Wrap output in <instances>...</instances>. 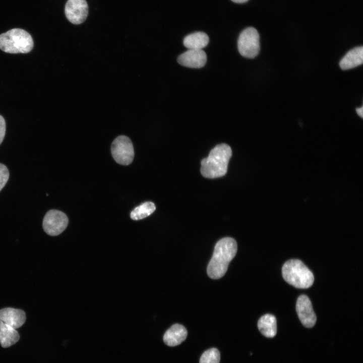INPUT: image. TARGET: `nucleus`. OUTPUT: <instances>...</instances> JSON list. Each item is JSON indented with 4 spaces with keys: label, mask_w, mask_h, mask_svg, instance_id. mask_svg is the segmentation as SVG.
Returning <instances> with one entry per match:
<instances>
[{
    "label": "nucleus",
    "mask_w": 363,
    "mask_h": 363,
    "mask_svg": "<svg viewBox=\"0 0 363 363\" xmlns=\"http://www.w3.org/2000/svg\"><path fill=\"white\" fill-rule=\"evenodd\" d=\"M231 1L235 3L241 4V3H245L247 2H248L249 0H231Z\"/></svg>",
    "instance_id": "22"
},
{
    "label": "nucleus",
    "mask_w": 363,
    "mask_h": 363,
    "mask_svg": "<svg viewBox=\"0 0 363 363\" xmlns=\"http://www.w3.org/2000/svg\"><path fill=\"white\" fill-rule=\"evenodd\" d=\"M277 322L276 318L271 314H266L262 316L258 322V327L260 332L265 337L272 338L277 333Z\"/></svg>",
    "instance_id": "16"
},
{
    "label": "nucleus",
    "mask_w": 363,
    "mask_h": 363,
    "mask_svg": "<svg viewBox=\"0 0 363 363\" xmlns=\"http://www.w3.org/2000/svg\"><path fill=\"white\" fill-rule=\"evenodd\" d=\"M68 222V217L64 212L57 210H50L44 216L42 226L47 234L56 236L65 230Z\"/></svg>",
    "instance_id": "7"
},
{
    "label": "nucleus",
    "mask_w": 363,
    "mask_h": 363,
    "mask_svg": "<svg viewBox=\"0 0 363 363\" xmlns=\"http://www.w3.org/2000/svg\"><path fill=\"white\" fill-rule=\"evenodd\" d=\"M155 204L152 202H144L136 207L131 213V218L138 220L151 215L155 210Z\"/></svg>",
    "instance_id": "17"
},
{
    "label": "nucleus",
    "mask_w": 363,
    "mask_h": 363,
    "mask_svg": "<svg viewBox=\"0 0 363 363\" xmlns=\"http://www.w3.org/2000/svg\"><path fill=\"white\" fill-rule=\"evenodd\" d=\"M33 47V41L26 31L14 28L0 35V49L10 53H25Z\"/></svg>",
    "instance_id": "4"
},
{
    "label": "nucleus",
    "mask_w": 363,
    "mask_h": 363,
    "mask_svg": "<svg viewBox=\"0 0 363 363\" xmlns=\"http://www.w3.org/2000/svg\"><path fill=\"white\" fill-rule=\"evenodd\" d=\"M68 20L74 24H80L86 19L88 6L86 0H68L65 8Z\"/></svg>",
    "instance_id": "8"
},
{
    "label": "nucleus",
    "mask_w": 363,
    "mask_h": 363,
    "mask_svg": "<svg viewBox=\"0 0 363 363\" xmlns=\"http://www.w3.org/2000/svg\"><path fill=\"white\" fill-rule=\"evenodd\" d=\"M231 155L232 151L229 145L224 143L216 145L211 150L209 156L201 161L202 175L209 178L224 176Z\"/></svg>",
    "instance_id": "2"
},
{
    "label": "nucleus",
    "mask_w": 363,
    "mask_h": 363,
    "mask_svg": "<svg viewBox=\"0 0 363 363\" xmlns=\"http://www.w3.org/2000/svg\"><path fill=\"white\" fill-rule=\"evenodd\" d=\"M0 320L16 329L25 323L26 315L22 310L6 308L0 310Z\"/></svg>",
    "instance_id": "11"
},
{
    "label": "nucleus",
    "mask_w": 363,
    "mask_h": 363,
    "mask_svg": "<svg viewBox=\"0 0 363 363\" xmlns=\"http://www.w3.org/2000/svg\"><path fill=\"white\" fill-rule=\"evenodd\" d=\"M220 352L217 348H212L205 351L201 355L199 363H219Z\"/></svg>",
    "instance_id": "18"
},
{
    "label": "nucleus",
    "mask_w": 363,
    "mask_h": 363,
    "mask_svg": "<svg viewBox=\"0 0 363 363\" xmlns=\"http://www.w3.org/2000/svg\"><path fill=\"white\" fill-rule=\"evenodd\" d=\"M363 63V47L357 46L349 50L341 59L339 66L347 70L361 65Z\"/></svg>",
    "instance_id": "13"
},
{
    "label": "nucleus",
    "mask_w": 363,
    "mask_h": 363,
    "mask_svg": "<svg viewBox=\"0 0 363 363\" xmlns=\"http://www.w3.org/2000/svg\"><path fill=\"white\" fill-rule=\"evenodd\" d=\"M362 110H363L362 106H361V107L356 108V111L357 114L361 118L363 117Z\"/></svg>",
    "instance_id": "21"
},
{
    "label": "nucleus",
    "mask_w": 363,
    "mask_h": 363,
    "mask_svg": "<svg viewBox=\"0 0 363 363\" xmlns=\"http://www.w3.org/2000/svg\"><path fill=\"white\" fill-rule=\"evenodd\" d=\"M209 41V37L205 32H196L186 36L183 43L189 49H202L208 45Z\"/></svg>",
    "instance_id": "15"
},
{
    "label": "nucleus",
    "mask_w": 363,
    "mask_h": 363,
    "mask_svg": "<svg viewBox=\"0 0 363 363\" xmlns=\"http://www.w3.org/2000/svg\"><path fill=\"white\" fill-rule=\"evenodd\" d=\"M236 252L237 244L233 238L228 237L219 240L215 246L213 256L208 265V276L214 279L222 277Z\"/></svg>",
    "instance_id": "1"
},
{
    "label": "nucleus",
    "mask_w": 363,
    "mask_h": 363,
    "mask_svg": "<svg viewBox=\"0 0 363 363\" xmlns=\"http://www.w3.org/2000/svg\"><path fill=\"white\" fill-rule=\"evenodd\" d=\"M296 311L299 320L307 328H312L316 324L317 317L312 302L306 295H300L296 303Z\"/></svg>",
    "instance_id": "9"
},
{
    "label": "nucleus",
    "mask_w": 363,
    "mask_h": 363,
    "mask_svg": "<svg viewBox=\"0 0 363 363\" xmlns=\"http://www.w3.org/2000/svg\"><path fill=\"white\" fill-rule=\"evenodd\" d=\"M19 339V334L15 329L0 320V343L3 347L15 344Z\"/></svg>",
    "instance_id": "14"
},
{
    "label": "nucleus",
    "mask_w": 363,
    "mask_h": 363,
    "mask_svg": "<svg viewBox=\"0 0 363 363\" xmlns=\"http://www.w3.org/2000/svg\"><path fill=\"white\" fill-rule=\"evenodd\" d=\"M187 335V330L184 326L175 324L165 333L163 341L168 346H175L183 342L186 339Z\"/></svg>",
    "instance_id": "12"
},
{
    "label": "nucleus",
    "mask_w": 363,
    "mask_h": 363,
    "mask_svg": "<svg viewBox=\"0 0 363 363\" xmlns=\"http://www.w3.org/2000/svg\"><path fill=\"white\" fill-rule=\"evenodd\" d=\"M282 276L285 281L297 288H308L314 281L311 270L298 259L286 261L282 268Z\"/></svg>",
    "instance_id": "3"
},
{
    "label": "nucleus",
    "mask_w": 363,
    "mask_h": 363,
    "mask_svg": "<svg viewBox=\"0 0 363 363\" xmlns=\"http://www.w3.org/2000/svg\"><path fill=\"white\" fill-rule=\"evenodd\" d=\"M6 122L4 117L0 115V144L3 142L6 133Z\"/></svg>",
    "instance_id": "20"
},
{
    "label": "nucleus",
    "mask_w": 363,
    "mask_h": 363,
    "mask_svg": "<svg viewBox=\"0 0 363 363\" xmlns=\"http://www.w3.org/2000/svg\"><path fill=\"white\" fill-rule=\"evenodd\" d=\"M177 62L184 67L201 68L206 63L207 55L202 49H189L179 55Z\"/></svg>",
    "instance_id": "10"
},
{
    "label": "nucleus",
    "mask_w": 363,
    "mask_h": 363,
    "mask_svg": "<svg viewBox=\"0 0 363 363\" xmlns=\"http://www.w3.org/2000/svg\"><path fill=\"white\" fill-rule=\"evenodd\" d=\"M9 177V172L8 168L4 164L0 163V191L7 184Z\"/></svg>",
    "instance_id": "19"
},
{
    "label": "nucleus",
    "mask_w": 363,
    "mask_h": 363,
    "mask_svg": "<svg viewBox=\"0 0 363 363\" xmlns=\"http://www.w3.org/2000/svg\"><path fill=\"white\" fill-rule=\"evenodd\" d=\"M237 47L243 56L248 58L255 57L260 50V36L258 31L252 27L245 29L239 35Z\"/></svg>",
    "instance_id": "5"
},
{
    "label": "nucleus",
    "mask_w": 363,
    "mask_h": 363,
    "mask_svg": "<svg viewBox=\"0 0 363 363\" xmlns=\"http://www.w3.org/2000/svg\"><path fill=\"white\" fill-rule=\"evenodd\" d=\"M111 151L113 158L119 164L128 165L133 161V145L127 136L122 135L116 137L112 143Z\"/></svg>",
    "instance_id": "6"
}]
</instances>
